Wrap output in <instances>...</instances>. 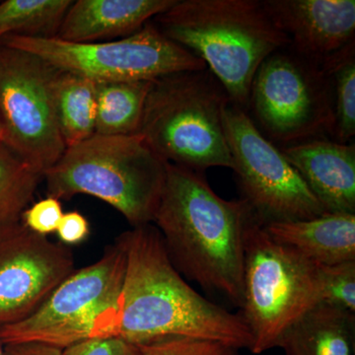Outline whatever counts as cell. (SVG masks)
<instances>
[{
    "mask_svg": "<svg viewBox=\"0 0 355 355\" xmlns=\"http://www.w3.org/2000/svg\"><path fill=\"white\" fill-rule=\"evenodd\" d=\"M74 270L69 247L21 220L0 228V328L29 317Z\"/></svg>",
    "mask_w": 355,
    "mask_h": 355,
    "instance_id": "7c38bea8",
    "label": "cell"
},
{
    "mask_svg": "<svg viewBox=\"0 0 355 355\" xmlns=\"http://www.w3.org/2000/svg\"><path fill=\"white\" fill-rule=\"evenodd\" d=\"M328 214H355V146L324 137L279 147Z\"/></svg>",
    "mask_w": 355,
    "mask_h": 355,
    "instance_id": "5bb4252c",
    "label": "cell"
},
{
    "mask_svg": "<svg viewBox=\"0 0 355 355\" xmlns=\"http://www.w3.org/2000/svg\"><path fill=\"white\" fill-rule=\"evenodd\" d=\"M0 355H6V352H4V345L0 343Z\"/></svg>",
    "mask_w": 355,
    "mask_h": 355,
    "instance_id": "f1b7e54d",
    "label": "cell"
},
{
    "mask_svg": "<svg viewBox=\"0 0 355 355\" xmlns=\"http://www.w3.org/2000/svg\"><path fill=\"white\" fill-rule=\"evenodd\" d=\"M223 119L242 198L263 225L307 220L328 214L279 147L260 132L246 110L230 102Z\"/></svg>",
    "mask_w": 355,
    "mask_h": 355,
    "instance_id": "8fae6325",
    "label": "cell"
},
{
    "mask_svg": "<svg viewBox=\"0 0 355 355\" xmlns=\"http://www.w3.org/2000/svg\"><path fill=\"white\" fill-rule=\"evenodd\" d=\"M151 83L153 81L96 83V135H139Z\"/></svg>",
    "mask_w": 355,
    "mask_h": 355,
    "instance_id": "d6986e66",
    "label": "cell"
},
{
    "mask_svg": "<svg viewBox=\"0 0 355 355\" xmlns=\"http://www.w3.org/2000/svg\"><path fill=\"white\" fill-rule=\"evenodd\" d=\"M6 355H64V350L43 343H25L4 345Z\"/></svg>",
    "mask_w": 355,
    "mask_h": 355,
    "instance_id": "83f0119b",
    "label": "cell"
},
{
    "mask_svg": "<svg viewBox=\"0 0 355 355\" xmlns=\"http://www.w3.org/2000/svg\"><path fill=\"white\" fill-rule=\"evenodd\" d=\"M286 355H355V313L319 303L277 343Z\"/></svg>",
    "mask_w": 355,
    "mask_h": 355,
    "instance_id": "e0dca14e",
    "label": "cell"
},
{
    "mask_svg": "<svg viewBox=\"0 0 355 355\" xmlns=\"http://www.w3.org/2000/svg\"><path fill=\"white\" fill-rule=\"evenodd\" d=\"M229 103L207 69L160 77L149 89L139 135L169 164L198 173L233 170L223 119Z\"/></svg>",
    "mask_w": 355,
    "mask_h": 355,
    "instance_id": "5b68a950",
    "label": "cell"
},
{
    "mask_svg": "<svg viewBox=\"0 0 355 355\" xmlns=\"http://www.w3.org/2000/svg\"><path fill=\"white\" fill-rule=\"evenodd\" d=\"M57 233L58 239L65 246L79 245L90 235V225L87 218L78 211L64 214L58 223Z\"/></svg>",
    "mask_w": 355,
    "mask_h": 355,
    "instance_id": "4316f807",
    "label": "cell"
},
{
    "mask_svg": "<svg viewBox=\"0 0 355 355\" xmlns=\"http://www.w3.org/2000/svg\"><path fill=\"white\" fill-rule=\"evenodd\" d=\"M286 48L323 70L355 46L354 0H263Z\"/></svg>",
    "mask_w": 355,
    "mask_h": 355,
    "instance_id": "4fadbf2b",
    "label": "cell"
},
{
    "mask_svg": "<svg viewBox=\"0 0 355 355\" xmlns=\"http://www.w3.org/2000/svg\"><path fill=\"white\" fill-rule=\"evenodd\" d=\"M43 175L0 141V228L21 220Z\"/></svg>",
    "mask_w": 355,
    "mask_h": 355,
    "instance_id": "44dd1931",
    "label": "cell"
},
{
    "mask_svg": "<svg viewBox=\"0 0 355 355\" xmlns=\"http://www.w3.org/2000/svg\"><path fill=\"white\" fill-rule=\"evenodd\" d=\"M333 95L335 127L333 137L349 144L355 135V46L324 67Z\"/></svg>",
    "mask_w": 355,
    "mask_h": 355,
    "instance_id": "7402d4cb",
    "label": "cell"
},
{
    "mask_svg": "<svg viewBox=\"0 0 355 355\" xmlns=\"http://www.w3.org/2000/svg\"><path fill=\"white\" fill-rule=\"evenodd\" d=\"M275 241L317 266L355 261V214H326L307 220L263 225Z\"/></svg>",
    "mask_w": 355,
    "mask_h": 355,
    "instance_id": "2e32d148",
    "label": "cell"
},
{
    "mask_svg": "<svg viewBox=\"0 0 355 355\" xmlns=\"http://www.w3.org/2000/svg\"><path fill=\"white\" fill-rule=\"evenodd\" d=\"M62 216L64 209L60 200L48 196L28 207L21 216V221L33 232L48 237L57 232Z\"/></svg>",
    "mask_w": 355,
    "mask_h": 355,
    "instance_id": "d4e9b609",
    "label": "cell"
},
{
    "mask_svg": "<svg viewBox=\"0 0 355 355\" xmlns=\"http://www.w3.org/2000/svg\"><path fill=\"white\" fill-rule=\"evenodd\" d=\"M72 0H6L0 1L2 37L57 38Z\"/></svg>",
    "mask_w": 355,
    "mask_h": 355,
    "instance_id": "ffe728a7",
    "label": "cell"
},
{
    "mask_svg": "<svg viewBox=\"0 0 355 355\" xmlns=\"http://www.w3.org/2000/svg\"><path fill=\"white\" fill-rule=\"evenodd\" d=\"M140 355H240L239 349L212 340L167 336L137 345Z\"/></svg>",
    "mask_w": 355,
    "mask_h": 355,
    "instance_id": "cb8c5ba5",
    "label": "cell"
},
{
    "mask_svg": "<svg viewBox=\"0 0 355 355\" xmlns=\"http://www.w3.org/2000/svg\"><path fill=\"white\" fill-rule=\"evenodd\" d=\"M125 252L116 338L139 343L183 336L251 350L250 331L239 313H231L196 291L166 252L153 223L119 235Z\"/></svg>",
    "mask_w": 355,
    "mask_h": 355,
    "instance_id": "6da1fadb",
    "label": "cell"
},
{
    "mask_svg": "<svg viewBox=\"0 0 355 355\" xmlns=\"http://www.w3.org/2000/svg\"><path fill=\"white\" fill-rule=\"evenodd\" d=\"M57 71L33 53L0 44V141L42 175L67 149L53 104Z\"/></svg>",
    "mask_w": 355,
    "mask_h": 355,
    "instance_id": "30bf717a",
    "label": "cell"
},
{
    "mask_svg": "<svg viewBox=\"0 0 355 355\" xmlns=\"http://www.w3.org/2000/svg\"><path fill=\"white\" fill-rule=\"evenodd\" d=\"M55 116L65 146L95 135L96 83L86 77L58 70L53 83Z\"/></svg>",
    "mask_w": 355,
    "mask_h": 355,
    "instance_id": "ac0fdd59",
    "label": "cell"
},
{
    "mask_svg": "<svg viewBox=\"0 0 355 355\" xmlns=\"http://www.w3.org/2000/svg\"><path fill=\"white\" fill-rule=\"evenodd\" d=\"M321 302L318 266L273 240L260 221L245 240L240 316L253 338L250 352L277 347L287 329Z\"/></svg>",
    "mask_w": 355,
    "mask_h": 355,
    "instance_id": "52a82bcc",
    "label": "cell"
},
{
    "mask_svg": "<svg viewBox=\"0 0 355 355\" xmlns=\"http://www.w3.org/2000/svg\"><path fill=\"white\" fill-rule=\"evenodd\" d=\"M177 0H77L65 14L57 38L98 43L127 38L140 31Z\"/></svg>",
    "mask_w": 355,
    "mask_h": 355,
    "instance_id": "9a60e30c",
    "label": "cell"
},
{
    "mask_svg": "<svg viewBox=\"0 0 355 355\" xmlns=\"http://www.w3.org/2000/svg\"><path fill=\"white\" fill-rule=\"evenodd\" d=\"M0 44L41 58L62 71L96 83L154 81L181 71L202 70L200 58L168 39L153 20L127 38L98 43H70L58 38L2 37Z\"/></svg>",
    "mask_w": 355,
    "mask_h": 355,
    "instance_id": "9c48e42d",
    "label": "cell"
},
{
    "mask_svg": "<svg viewBox=\"0 0 355 355\" xmlns=\"http://www.w3.org/2000/svg\"><path fill=\"white\" fill-rule=\"evenodd\" d=\"M318 272L320 303L355 313V261L318 266Z\"/></svg>",
    "mask_w": 355,
    "mask_h": 355,
    "instance_id": "603a6c76",
    "label": "cell"
},
{
    "mask_svg": "<svg viewBox=\"0 0 355 355\" xmlns=\"http://www.w3.org/2000/svg\"><path fill=\"white\" fill-rule=\"evenodd\" d=\"M64 355H140L139 347L123 338H93L64 349Z\"/></svg>",
    "mask_w": 355,
    "mask_h": 355,
    "instance_id": "484cf974",
    "label": "cell"
},
{
    "mask_svg": "<svg viewBox=\"0 0 355 355\" xmlns=\"http://www.w3.org/2000/svg\"><path fill=\"white\" fill-rule=\"evenodd\" d=\"M246 111L266 139L282 146L331 137L335 127L328 76L286 46L259 67Z\"/></svg>",
    "mask_w": 355,
    "mask_h": 355,
    "instance_id": "ba28073f",
    "label": "cell"
},
{
    "mask_svg": "<svg viewBox=\"0 0 355 355\" xmlns=\"http://www.w3.org/2000/svg\"><path fill=\"white\" fill-rule=\"evenodd\" d=\"M153 22L200 58L244 110L260 65L288 44L260 0H177Z\"/></svg>",
    "mask_w": 355,
    "mask_h": 355,
    "instance_id": "3957f363",
    "label": "cell"
},
{
    "mask_svg": "<svg viewBox=\"0 0 355 355\" xmlns=\"http://www.w3.org/2000/svg\"><path fill=\"white\" fill-rule=\"evenodd\" d=\"M167 163L139 135H93L67 147L44 173L48 196L69 200L87 195L108 203L132 227L153 223L162 197Z\"/></svg>",
    "mask_w": 355,
    "mask_h": 355,
    "instance_id": "277c9868",
    "label": "cell"
},
{
    "mask_svg": "<svg viewBox=\"0 0 355 355\" xmlns=\"http://www.w3.org/2000/svg\"><path fill=\"white\" fill-rule=\"evenodd\" d=\"M259 220L241 200L219 197L202 173L167 163L153 223L178 272L241 307L245 240Z\"/></svg>",
    "mask_w": 355,
    "mask_h": 355,
    "instance_id": "7a4b0ae2",
    "label": "cell"
},
{
    "mask_svg": "<svg viewBox=\"0 0 355 355\" xmlns=\"http://www.w3.org/2000/svg\"><path fill=\"white\" fill-rule=\"evenodd\" d=\"M125 252L118 238L95 263L74 270L29 317L0 328V343H37L65 349L116 335Z\"/></svg>",
    "mask_w": 355,
    "mask_h": 355,
    "instance_id": "8992f818",
    "label": "cell"
}]
</instances>
